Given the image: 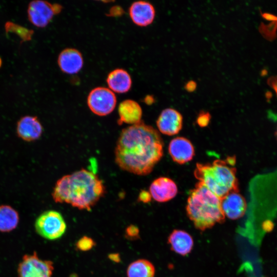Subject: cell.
Instances as JSON below:
<instances>
[{
    "mask_svg": "<svg viewBox=\"0 0 277 277\" xmlns=\"http://www.w3.org/2000/svg\"><path fill=\"white\" fill-rule=\"evenodd\" d=\"M129 14L134 24L140 27H146L153 23L155 16V10L150 3L138 1L130 5Z\"/></svg>",
    "mask_w": 277,
    "mask_h": 277,
    "instance_id": "cell-12",
    "label": "cell"
},
{
    "mask_svg": "<svg viewBox=\"0 0 277 277\" xmlns=\"http://www.w3.org/2000/svg\"><path fill=\"white\" fill-rule=\"evenodd\" d=\"M123 12V10H122L121 8H120L119 7H114L112 8V9L110 11V13L114 15L116 14H120V13H121Z\"/></svg>",
    "mask_w": 277,
    "mask_h": 277,
    "instance_id": "cell-30",
    "label": "cell"
},
{
    "mask_svg": "<svg viewBox=\"0 0 277 277\" xmlns=\"http://www.w3.org/2000/svg\"><path fill=\"white\" fill-rule=\"evenodd\" d=\"M62 9V6L58 4H52L44 1H33L28 5V19L34 26L44 28L49 24L55 14L61 11Z\"/></svg>",
    "mask_w": 277,
    "mask_h": 277,
    "instance_id": "cell-7",
    "label": "cell"
},
{
    "mask_svg": "<svg viewBox=\"0 0 277 277\" xmlns=\"http://www.w3.org/2000/svg\"><path fill=\"white\" fill-rule=\"evenodd\" d=\"M277 21L272 22L268 25L262 23L259 27V31L264 37L269 41H272L276 37Z\"/></svg>",
    "mask_w": 277,
    "mask_h": 277,
    "instance_id": "cell-21",
    "label": "cell"
},
{
    "mask_svg": "<svg viewBox=\"0 0 277 277\" xmlns=\"http://www.w3.org/2000/svg\"><path fill=\"white\" fill-rule=\"evenodd\" d=\"M262 16L264 19L267 21H270L272 22L277 21V16L272 14L263 13H262Z\"/></svg>",
    "mask_w": 277,
    "mask_h": 277,
    "instance_id": "cell-28",
    "label": "cell"
},
{
    "mask_svg": "<svg viewBox=\"0 0 277 277\" xmlns=\"http://www.w3.org/2000/svg\"><path fill=\"white\" fill-rule=\"evenodd\" d=\"M116 97L108 88L97 87L93 89L87 97V105L90 110L98 116L109 114L114 109Z\"/></svg>",
    "mask_w": 277,
    "mask_h": 277,
    "instance_id": "cell-6",
    "label": "cell"
},
{
    "mask_svg": "<svg viewBox=\"0 0 277 277\" xmlns=\"http://www.w3.org/2000/svg\"><path fill=\"white\" fill-rule=\"evenodd\" d=\"M183 116L176 110L169 108L163 110L156 120L160 132L167 135L177 134L183 127Z\"/></svg>",
    "mask_w": 277,
    "mask_h": 277,
    "instance_id": "cell-9",
    "label": "cell"
},
{
    "mask_svg": "<svg viewBox=\"0 0 277 277\" xmlns=\"http://www.w3.org/2000/svg\"><path fill=\"white\" fill-rule=\"evenodd\" d=\"M168 151L172 160L179 164H184L192 160L194 149L191 142L184 137L172 139L169 145Z\"/></svg>",
    "mask_w": 277,
    "mask_h": 277,
    "instance_id": "cell-13",
    "label": "cell"
},
{
    "mask_svg": "<svg viewBox=\"0 0 277 277\" xmlns=\"http://www.w3.org/2000/svg\"><path fill=\"white\" fill-rule=\"evenodd\" d=\"M196 84L193 81H190L186 83L185 86V89L188 92H192L195 90Z\"/></svg>",
    "mask_w": 277,
    "mask_h": 277,
    "instance_id": "cell-27",
    "label": "cell"
},
{
    "mask_svg": "<svg viewBox=\"0 0 277 277\" xmlns=\"http://www.w3.org/2000/svg\"><path fill=\"white\" fill-rule=\"evenodd\" d=\"M53 269L52 262L42 260L34 253L24 256L18 265L17 277H51Z\"/></svg>",
    "mask_w": 277,
    "mask_h": 277,
    "instance_id": "cell-8",
    "label": "cell"
},
{
    "mask_svg": "<svg viewBox=\"0 0 277 277\" xmlns=\"http://www.w3.org/2000/svg\"><path fill=\"white\" fill-rule=\"evenodd\" d=\"M125 236L126 239L130 240H135L140 238V230L138 228L134 225L128 226L125 230Z\"/></svg>",
    "mask_w": 277,
    "mask_h": 277,
    "instance_id": "cell-23",
    "label": "cell"
},
{
    "mask_svg": "<svg viewBox=\"0 0 277 277\" xmlns=\"http://www.w3.org/2000/svg\"><path fill=\"white\" fill-rule=\"evenodd\" d=\"M275 137L277 139V127H276V130H275Z\"/></svg>",
    "mask_w": 277,
    "mask_h": 277,
    "instance_id": "cell-32",
    "label": "cell"
},
{
    "mask_svg": "<svg viewBox=\"0 0 277 277\" xmlns=\"http://www.w3.org/2000/svg\"><path fill=\"white\" fill-rule=\"evenodd\" d=\"M35 228L43 238L55 240L64 235L67 226L61 213L51 210L44 212L38 216L35 222Z\"/></svg>",
    "mask_w": 277,
    "mask_h": 277,
    "instance_id": "cell-5",
    "label": "cell"
},
{
    "mask_svg": "<svg viewBox=\"0 0 277 277\" xmlns=\"http://www.w3.org/2000/svg\"><path fill=\"white\" fill-rule=\"evenodd\" d=\"M210 120V115L207 112H201L197 118V123L201 127L207 126Z\"/></svg>",
    "mask_w": 277,
    "mask_h": 277,
    "instance_id": "cell-24",
    "label": "cell"
},
{
    "mask_svg": "<svg viewBox=\"0 0 277 277\" xmlns=\"http://www.w3.org/2000/svg\"><path fill=\"white\" fill-rule=\"evenodd\" d=\"M1 64H2V60H1V58H0V67H1Z\"/></svg>",
    "mask_w": 277,
    "mask_h": 277,
    "instance_id": "cell-33",
    "label": "cell"
},
{
    "mask_svg": "<svg viewBox=\"0 0 277 277\" xmlns=\"http://www.w3.org/2000/svg\"><path fill=\"white\" fill-rule=\"evenodd\" d=\"M118 113L119 125L126 123L133 125L142 121V108L137 102L132 100L122 101L118 106Z\"/></svg>",
    "mask_w": 277,
    "mask_h": 277,
    "instance_id": "cell-16",
    "label": "cell"
},
{
    "mask_svg": "<svg viewBox=\"0 0 277 277\" xmlns=\"http://www.w3.org/2000/svg\"><path fill=\"white\" fill-rule=\"evenodd\" d=\"M168 242L171 249L182 255H186L190 253L193 246L191 236L182 230H173L169 236Z\"/></svg>",
    "mask_w": 277,
    "mask_h": 277,
    "instance_id": "cell-18",
    "label": "cell"
},
{
    "mask_svg": "<svg viewBox=\"0 0 277 277\" xmlns=\"http://www.w3.org/2000/svg\"><path fill=\"white\" fill-rule=\"evenodd\" d=\"M57 64L64 73L74 74L79 72L82 69L84 60L82 53L78 50L66 48L58 55Z\"/></svg>",
    "mask_w": 277,
    "mask_h": 277,
    "instance_id": "cell-14",
    "label": "cell"
},
{
    "mask_svg": "<svg viewBox=\"0 0 277 277\" xmlns=\"http://www.w3.org/2000/svg\"><path fill=\"white\" fill-rule=\"evenodd\" d=\"M16 131L19 137L30 142L40 137L43 132V126L37 117L27 115L18 121Z\"/></svg>",
    "mask_w": 277,
    "mask_h": 277,
    "instance_id": "cell-15",
    "label": "cell"
},
{
    "mask_svg": "<svg viewBox=\"0 0 277 277\" xmlns=\"http://www.w3.org/2000/svg\"><path fill=\"white\" fill-rule=\"evenodd\" d=\"M108 88L114 93H124L130 90L132 79L125 69L117 68L111 71L107 77Z\"/></svg>",
    "mask_w": 277,
    "mask_h": 277,
    "instance_id": "cell-17",
    "label": "cell"
},
{
    "mask_svg": "<svg viewBox=\"0 0 277 277\" xmlns=\"http://www.w3.org/2000/svg\"><path fill=\"white\" fill-rule=\"evenodd\" d=\"M186 211L195 227L201 231L225 221L221 199L200 182L189 194Z\"/></svg>",
    "mask_w": 277,
    "mask_h": 277,
    "instance_id": "cell-3",
    "label": "cell"
},
{
    "mask_svg": "<svg viewBox=\"0 0 277 277\" xmlns=\"http://www.w3.org/2000/svg\"><path fill=\"white\" fill-rule=\"evenodd\" d=\"M105 193L102 181L95 173L82 169L58 179L52 195L56 203L90 211Z\"/></svg>",
    "mask_w": 277,
    "mask_h": 277,
    "instance_id": "cell-2",
    "label": "cell"
},
{
    "mask_svg": "<svg viewBox=\"0 0 277 277\" xmlns=\"http://www.w3.org/2000/svg\"><path fill=\"white\" fill-rule=\"evenodd\" d=\"M18 220L17 212L11 207L7 205L0 207V231L8 232L14 229Z\"/></svg>",
    "mask_w": 277,
    "mask_h": 277,
    "instance_id": "cell-20",
    "label": "cell"
},
{
    "mask_svg": "<svg viewBox=\"0 0 277 277\" xmlns=\"http://www.w3.org/2000/svg\"><path fill=\"white\" fill-rule=\"evenodd\" d=\"M221 203L225 216L230 219H240L246 212V200L239 192L229 193L221 199Z\"/></svg>",
    "mask_w": 277,
    "mask_h": 277,
    "instance_id": "cell-10",
    "label": "cell"
},
{
    "mask_svg": "<svg viewBox=\"0 0 277 277\" xmlns=\"http://www.w3.org/2000/svg\"><path fill=\"white\" fill-rule=\"evenodd\" d=\"M159 132L143 121L122 130L115 148V161L123 170L136 175L149 174L163 155Z\"/></svg>",
    "mask_w": 277,
    "mask_h": 277,
    "instance_id": "cell-1",
    "label": "cell"
},
{
    "mask_svg": "<svg viewBox=\"0 0 277 277\" xmlns=\"http://www.w3.org/2000/svg\"><path fill=\"white\" fill-rule=\"evenodd\" d=\"M268 84L275 91L277 96V76H272L267 81Z\"/></svg>",
    "mask_w": 277,
    "mask_h": 277,
    "instance_id": "cell-26",
    "label": "cell"
},
{
    "mask_svg": "<svg viewBox=\"0 0 277 277\" xmlns=\"http://www.w3.org/2000/svg\"><path fill=\"white\" fill-rule=\"evenodd\" d=\"M149 193L155 201L161 203L166 202L176 196L177 187L171 179L166 177H160L151 184Z\"/></svg>",
    "mask_w": 277,
    "mask_h": 277,
    "instance_id": "cell-11",
    "label": "cell"
},
{
    "mask_svg": "<svg viewBox=\"0 0 277 277\" xmlns=\"http://www.w3.org/2000/svg\"><path fill=\"white\" fill-rule=\"evenodd\" d=\"M96 245L95 241L91 238L83 236L76 243V248L80 251H87L91 250Z\"/></svg>",
    "mask_w": 277,
    "mask_h": 277,
    "instance_id": "cell-22",
    "label": "cell"
},
{
    "mask_svg": "<svg viewBox=\"0 0 277 277\" xmlns=\"http://www.w3.org/2000/svg\"><path fill=\"white\" fill-rule=\"evenodd\" d=\"M151 200V196L149 192L145 190L141 191L138 195V200L144 203L149 202Z\"/></svg>",
    "mask_w": 277,
    "mask_h": 277,
    "instance_id": "cell-25",
    "label": "cell"
},
{
    "mask_svg": "<svg viewBox=\"0 0 277 277\" xmlns=\"http://www.w3.org/2000/svg\"><path fill=\"white\" fill-rule=\"evenodd\" d=\"M272 96L271 93L270 92H267L266 94V96L267 99H270Z\"/></svg>",
    "mask_w": 277,
    "mask_h": 277,
    "instance_id": "cell-31",
    "label": "cell"
},
{
    "mask_svg": "<svg viewBox=\"0 0 277 277\" xmlns=\"http://www.w3.org/2000/svg\"><path fill=\"white\" fill-rule=\"evenodd\" d=\"M235 158L216 160L212 163H197L194 171L195 177L220 199L232 192H239Z\"/></svg>",
    "mask_w": 277,
    "mask_h": 277,
    "instance_id": "cell-4",
    "label": "cell"
},
{
    "mask_svg": "<svg viewBox=\"0 0 277 277\" xmlns=\"http://www.w3.org/2000/svg\"><path fill=\"white\" fill-rule=\"evenodd\" d=\"M154 266L145 259H139L132 262L127 270V277H154Z\"/></svg>",
    "mask_w": 277,
    "mask_h": 277,
    "instance_id": "cell-19",
    "label": "cell"
},
{
    "mask_svg": "<svg viewBox=\"0 0 277 277\" xmlns=\"http://www.w3.org/2000/svg\"><path fill=\"white\" fill-rule=\"evenodd\" d=\"M108 258L112 261L115 263H119L121 261L120 255L119 253H112L108 255Z\"/></svg>",
    "mask_w": 277,
    "mask_h": 277,
    "instance_id": "cell-29",
    "label": "cell"
}]
</instances>
